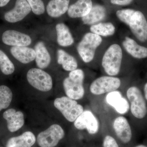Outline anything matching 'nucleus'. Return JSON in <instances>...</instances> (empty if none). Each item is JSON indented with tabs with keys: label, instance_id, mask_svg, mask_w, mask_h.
Returning <instances> with one entry per match:
<instances>
[{
	"label": "nucleus",
	"instance_id": "1",
	"mask_svg": "<svg viewBox=\"0 0 147 147\" xmlns=\"http://www.w3.org/2000/svg\"><path fill=\"white\" fill-rule=\"evenodd\" d=\"M85 74L80 69L70 71L69 76L64 79L63 87L66 95L71 99H82L85 94L84 82Z\"/></svg>",
	"mask_w": 147,
	"mask_h": 147
},
{
	"label": "nucleus",
	"instance_id": "2",
	"mask_svg": "<svg viewBox=\"0 0 147 147\" xmlns=\"http://www.w3.org/2000/svg\"><path fill=\"white\" fill-rule=\"evenodd\" d=\"M122 57V50L119 45L114 44L108 47L102 61V67L107 74L113 76L119 74Z\"/></svg>",
	"mask_w": 147,
	"mask_h": 147
},
{
	"label": "nucleus",
	"instance_id": "3",
	"mask_svg": "<svg viewBox=\"0 0 147 147\" xmlns=\"http://www.w3.org/2000/svg\"><path fill=\"white\" fill-rule=\"evenodd\" d=\"M102 42L101 37L93 33H88L84 36L77 50L84 62L88 63L93 59L96 50Z\"/></svg>",
	"mask_w": 147,
	"mask_h": 147
},
{
	"label": "nucleus",
	"instance_id": "4",
	"mask_svg": "<svg viewBox=\"0 0 147 147\" xmlns=\"http://www.w3.org/2000/svg\"><path fill=\"white\" fill-rule=\"evenodd\" d=\"M54 105L66 119L70 122H74L84 111L82 105L79 104L76 100L67 96L56 98Z\"/></svg>",
	"mask_w": 147,
	"mask_h": 147
},
{
	"label": "nucleus",
	"instance_id": "5",
	"mask_svg": "<svg viewBox=\"0 0 147 147\" xmlns=\"http://www.w3.org/2000/svg\"><path fill=\"white\" fill-rule=\"evenodd\" d=\"M127 99L130 103V110L136 118L142 119L146 115L147 107L142 92L136 86L129 88L126 92Z\"/></svg>",
	"mask_w": 147,
	"mask_h": 147
},
{
	"label": "nucleus",
	"instance_id": "6",
	"mask_svg": "<svg viewBox=\"0 0 147 147\" xmlns=\"http://www.w3.org/2000/svg\"><path fill=\"white\" fill-rule=\"evenodd\" d=\"M27 79L31 86L40 91H49L53 88L52 77L41 69H30L27 74Z\"/></svg>",
	"mask_w": 147,
	"mask_h": 147
},
{
	"label": "nucleus",
	"instance_id": "7",
	"mask_svg": "<svg viewBox=\"0 0 147 147\" xmlns=\"http://www.w3.org/2000/svg\"><path fill=\"white\" fill-rule=\"evenodd\" d=\"M65 136V131L59 125L55 124L38 135L37 142L40 147H55Z\"/></svg>",
	"mask_w": 147,
	"mask_h": 147
},
{
	"label": "nucleus",
	"instance_id": "8",
	"mask_svg": "<svg viewBox=\"0 0 147 147\" xmlns=\"http://www.w3.org/2000/svg\"><path fill=\"white\" fill-rule=\"evenodd\" d=\"M120 79L113 76H102L92 82L90 91L95 95H100L116 90L120 87Z\"/></svg>",
	"mask_w": 147,
	"mask_h": 147
},
{
	"label": "nucleus",
	"instance_id": "9",
	"mask_svg": "<svg viewBox=\"0 0 147 147\" xmlns=\"http://www.w3.org/2000/svg\"><path fill=\"white\" fill-rule=\"evenodd\" d=\"M74 126L79 130L86 129L90 134H95L99 130L98 121L91 111L84 110L74 122Z\"/></svg>",
	"mask_w": 147,
	"mask_h": 147
},
{
	"label": "nucleus",
	"instance_id": "10",
	"mask_svg": "<svg viewBox=\"0 0 147 147\" xmlns=\"http://www.w3.org/2000/svg\"><path fill=\"white\" fill-rule=\"evenodd\" d=\"M129 28L135 37L141 42L147 40V21L142 12L135 11L129 23Z\"/></svg>",
	"mask_w": 147,
	"mask_h": 147
},
{
	"label": "nucleus",
	"instance_id": "11",
	"mask_svg": "<svg viewBox=\"0 0 147 147\" xmlns=\"http://www.w3.org/2000/svg\"><path fill=\"white\" fill-rule=\"evenodd\" d=\"M31 10L26 0H16L14 7L5 13V19L9 23H16L23 20Z\"/></svg>",
	"mask_w": 147,
	"mask_h": 147
},
{
	"label": "nucleus",
	"instance_id": "12",
	"mask_svg": "<svg viewBox=\"0 0 147 147\" xmlns=\"http://www.w3.org/2000/svg\"><path fill=\"white\" fill-rule=\"evenodd\" d=\"M2 40L5 45L12 47H27L32 42L29 35L14 30H7L3 34Z\"/></svg>",
	"mask_w": 147,
	"mask_h": 147
},
{
	"label": "nucleus",
	"instance_id": "13",
	"mask_svg": "<svg viewBox=\"0 0 147 147\" xmlns=\"http://www.w3.org/2000/svg\"><path fill=\"white\" fill-rule=\"evenodd\" d=\"M113 127L117 137L124 144L131 141L132 132L131 127L125 117L119 116L115 119Z\"/></svg>",
	"mask_w": 147,
	"mask_h": 147
},
{
	"label": "nucleus",
	"instance_id": "14",
	"mask_svg": "<svg viewBox=\"0 0 147 147\" xmlns=\"http://www.w3.org/2000/svg\"><path fill=\"white\" fill-rule=\"evenodd\" d=\"M105 100L117 112L121 115L127 113L130 108L128 101L123 96L121 93L117 90L108 93L105 97Z\"/></svg>",
	"mask_w": 147,
	"mask_h": 147
},
{
	"label": "nucleus",
	"instance_id": "15",
	"mask_svg": "<svg viewBox=\"0 0 147 147\" xmlns=\"http://www.w3.org/2000/svg\"><path fill=\"white\" fill-rule=\"evenodd\" d=\"M3 117L6 120L7 128L11 132L18 131L25 123L23 113L21 111H16L13 108L5 111L3 114Z\"/></svg>",
	"mask_w": 147,
	"mask_h": 147
},
{
	"label": "nucleus",
	"instance_id": "16",
	"mask_svg": "<svg viewBox=\"0 0 147 147\" xmlns=\"http://www.w3.org/2000/svg\"><path fill=\"white\" fill-rule=\"evenodd\" d=\"M92 6V0H78L69 7L67 14L71 18H83L89 13Z\"/></svg>",
	"mask_w": 147,
	"mask_h": 147
},
{
	"label": "nucleus",
	"instance_id": "17",
	"mask_svg": "<svg viewBox=\"0 0 147 147\" xmlns=\"http://www.w3.org/2000/svg\"><path fill=\"white\" fill-rule=\"evenodd\" d=\"M10 52L16 60L22 63H30L35 59V51L30 47L12 46Z\"/></svg>",
	"mask_w": 147,
	"mask_h": 147
},
{
	"label": "nucleus",
	"instance_id": "18",
	"mask_svg": "<svg viewBox=\"0 0 147 147\" xmlns=\"http://www.w3.org/2000/svg\"><path fill=\"white\" fill-rule=\"evenodd\" d=\"M35 61L38 68L43 69L48 67L51 63V56L44 42L39 41L35 46Z\"/></svg>",
	"mask_w": 147,
	"mask_h": 147
},
{
	"label": "nucleus",
	"instance_id": "19",
	"mask_svg": "<svg viewBox=\"0 0 147 147\" xmlns=\"http://www.w3.org/2000/svg\"><path fill=\"white\" fill-rule=\"evenodd\" d=\"M36 138L30 131L24 132L20 136L11 137L7 143V147H32L34 144Z\"/></svg>",
	"mask_w": 147,
	"mask_h": 147
},
{
	"label": "nucleus",
	"instance_id": "20",
	"mask_svg": "<svg viewBox=\"0 0 147 147\" xmlns=\"http://www.w3.org/2000/svg\"><path fill=\"white\" fill-rule=\"evenodd\" d=\"M123 45L126 52L133 57L138 59L147 57V48L139 45L129 37H125Z\"/></svg>",
	"mask_w": 147,
	"mask_h": 147
},
{
	"label": "nucleus",
	"instance_id": "21",
	"mask_svg": "<svg viewBox=\"0 0 147 147\" xmlns=\"http://www.w3.org/2000/svg\"><path fill=\"white\" fill-rule=\"evenodd\" d=\"M70 0H51L47 4L46 11L50 17L58 18L68 10Z\"/></svg>",
	"mask_w": 147,
	"mask_h": 147
},
{
	"label": "nucleus",
	"instance_id": "22",
	"mask_svg": "<svg viewBox=\"0 0 147 147\" xmlns=\"http://www.w3.org/2000/svg\"><path fill=\"white\" fill-rule=\"evenodd\" d=\"M57 41L62 47H68L73 44L74 39L68 27L63 23H59L56 26Z\"/></svg>",
	"mask_w": 147,
	"mask_h": 147
},
{
	"label": "nucleus",
	"instance_id": "23",
	"mask_svg": "<svg viewBox=\"0 0 147 147\" xmlns=\"http://www.w3.org/2000/svg\"><path fill=\"white\" fill-rule=\"evenodd\" d=\"M106 14V9L103 6L96 5L92 7L89 13L82 18L83 23L86 25H92L103 20Z\"/></svg>",
	"mask_w": 147,
	"mask_h": 147
},
{
	"label": "nucleus",
	"instance_id": "24",
	"mask_svg": "<svg viewBox=\"0 0 147 147\" xmlns=\"http://www.w3.org/2000/svg\"><path fill=\"white\" fill-rule=\"evenodd\" d=\"M57 62L67 71H73L76 69L78 63L75 58L64 50L59 49L57 51Z\"/></svg>",
	"mask_w": 147,
	"mask_h": 147
},
{
	"label": "nucleus",
	"instance_id": "25",
	"mask_svg": "<svg viewBox=\"0 0 147 147\" xmlns=\"http://www.w3.org/2000/svg\"><path fill=\"white\" fill-rule=\"evenodd\" d=\"M90 30L94 34L100 36H108L115 34V28L111 23H99L92 25L90 27Z\"/></svg>",
	"mask_w": 147,
	"mask_h": 147
},
{
	"label": "nucleus",
	"instance_id": "26",
	"mask_svg": "<svg viewBox=\"0 0 147 147\" xmlns=\"http://www.w3.org/2000/svg\"><path fill=\"white\" fill-rule=\"evenodd\" d=\"M12 91L5 85L0 86V111L8 108L12 99Z\"/></svg>",
	"mask_w": 147,
	"mask_h": 147
},
{
	"label": "nucleus",
	"instance_id": "27",
	"mask_svg": "<svg viewBox=\"0 0 147 147\" xmlns=\"http://www.w3.org/2000/svg\"><path fill=\"white\" fill-rule=\"evenodd\" d=\"M0 69L3 74H12L15 70V67L7 55L0 50Z\"/></svg>",
	"mask_w": 147,
	"mask_h": 147
},
{
	"label": "nucleus",
	"instance_id": "28",
	"mask_svg": "<svg viewBox=\"0 0 147 147\" xmlns=\"http://www.w3.org/2000/svg\"><path fill=\"white\" fill-rule=\"evenodd\" d=\"M30 7L32 12L37 15H40L45 12V7L42 0H26Z\"/></svg>",
	"mask_w": 147,
	"mask_h": 147
},
{
	"label": "nucleus",
	"instance_id": "29",
	"mask_svg": "<svg viewBox=\"0 0 147 147\" xmlns=\"http://www.w3.org/2000/svg\"><path fill=\"white\" fill-rule=\"evenodd\" d=\"M135 11V10L132 9H122L117 11L116 12V15L121 21L129 26L131 17Z\"/></svg>",
	"mask_w": 147,
	"mask_h": 147
},
{
	"label": "nucleus",
	"instance_id": "30",
	"mask_svg": "<svg viewBox=\"0 0 147 147\" xmlns=\"http://www.w3.org/2000/svg\"><path fill=\"white\" fill-rule=\"evenodd\" d=\"M103 147H119L115 139L110 135L104 137L103 141Z\"/></svg>",
	"mask_w": 147,
	"mask_h": 147
},
{
	"label": "nucleus",
	"instance_id": "31",
	"mask_svg": "<svg viewBox=\"0 0 147 147\" xmlns=\"http://www.w3.org/2000/svg\"><path fill=\"white\" fill-rule=\"evenodd\" d=\"M133 0H110V2L113 4L122 6L128 5Z\"/></svg>",
	"mask_w": 147,
	"mask_h": 147
},
{
	"label": "nucleus",
	"instance_id": "32",
	"mask_svg": "<svg viewBox=\"0 0 147 147\" xmlns=\"http://www.w3.org/2000/svg\"><path fill=\"white\" fill-rule=\"evenodd\" d=\"M10 1V0H0V7L5 6Z\"/></svg>",
	"mask_w": 147,
	"mask_h": 147
},
{
	"label": "nucleus",
	"instance_id": "33",
	"mask_svg": "<svg viewBox=\"0 0 147 147\" xmlns=\"http://www.w3.org/2000/svg\"><path fill=\"white\" fill-rule=\"evenodd\" d=\"M144 92L145 98L147 100V83L145 84L144 87Z\"/></svg>",
	"mask_w": 147,
	"mask_h": 147
},
{
	"label": "nucleus",
	"instance_id": "34",
	"mask_svg": "<svg viewBox=\"0 0 147 147\" xmlns=\"http://www.w3.org/2000/svg\"><path fill=\"white\" fill-rule=\"evenodd\" d=\"M135 147H147V146H145V145H139V146H137Z\"/></svg>",
	"mask_w": 147,
	"mask_h": 147
}]
</instances>
